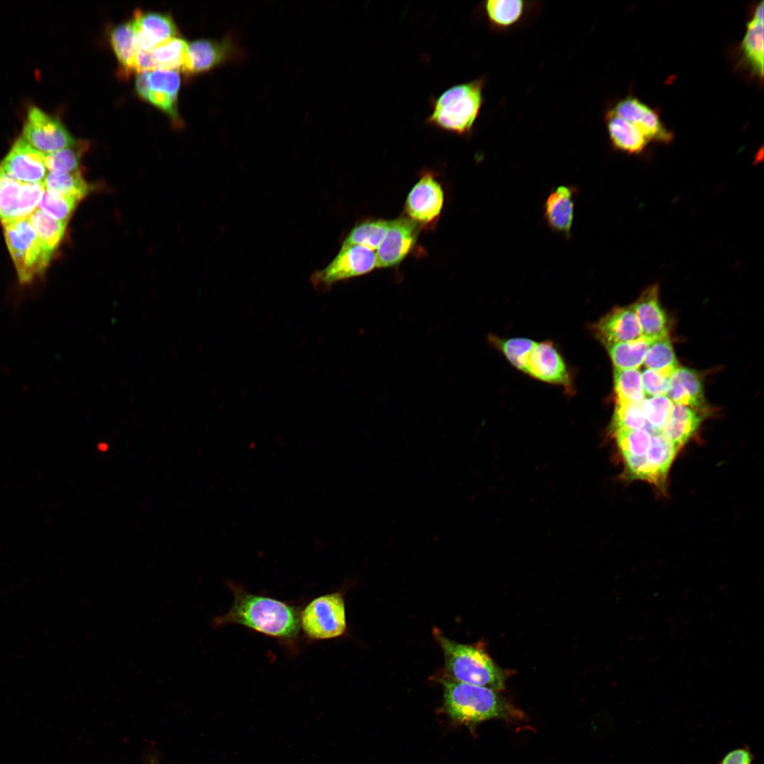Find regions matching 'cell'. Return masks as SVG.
I'll return each mask as SVG.
<instances>
[{"instance_id": "obj_10", "label": "cell", "mask_w": 764, "mask_h": 764, "mask_svg": "<svg viewBox=\"0 0 764 764\" xmlns=\"http://www.w3.org/2000/svg\"><path fill=\"white\" fill-rule=\"evenodd\" d=\"M45 190L42 183H24L0 170V220L29 216L37 208Z\"/></svg>"}, {"instance_id": "obj_40", "label": "cell", "mask_w": 764, "mask_h": 764, "mask_svg": "<svg viewBox=\"0 0 764 764\" xmlns=\"http://www.w3.org/2000/svg\"><path fill=\"white\" fill-rule=\"evenodd\" d=\"M755 759L751 748L743 746L727 752L717 764H753Z\"/></svg>"}, {"instance_id": "obj_33", "label": "cell", "mask_w": 764, "mask_h": 764, "mask_svg": "<svg viewBox=\"0 0 764 764\" xmlns=\"http://www.w3.org/2000/svg\"><path fill=\"white\" fill-rule=\"evenodd\" d=\"M28 217L40 240L54 253L64 238L67 223L60 221L39 209Z\"/></svg>"}, {"instance_id": "obj_34", "label": "cell", "mask_w": 764, "mask_h": 764, "mask_svg": "<svg viewBox=\"0 0 764 764\" xmlns=\"http://www.w3.org/2000/svg\"><path fill=\"white\" fill-rule=\"evenodd\" d=\"M88 147L86 141H77L71 146L45 154L47 172L66 173L79 170L81 157Z\"/></svg>"}, {"instance_id": "obj_36", "label": "cell", "mask_w": 764, "mask_h": 764, "mask_svg": "<svg viewBox=\"0 0 764 764\" xmlns=\"http://www.w3.org/2000/svg\"><path fill=\"white\" fill-rule=\"evenodd\" d=\"M78 203L74 199L45 188L37 209L60 221L68 223Z\"/></svg>"}, {"instance_id": "obj_23", "label": "cell", "mask_w": 764, "mask_h": 764, "mask_svg": "<svg viewBox=\"0 0 764 764\" xmlns=\"http://www.w3.org/2000/svg\"><path fill=\"white\" fill-rule=\"evenodd\" d=\"M604 120L610 143L613 147L618 151L627 154H639L649 141L635 125L611 109L606 112Z\"/></svg>"}, {"instance_id": "obj_19", "label": "cell", "mask_w": 764, "mask_h": 764, "mask_svg": "<svg viewBox=\"0 0 764 764\" xmlns=\"http://www.w3.org/2000/svg\"><path fill=\"white\" fill-rule=\"evenodd\" d=\"M524 372L540 380L568 386L565 364L550 342L536 343L527 360Z\"/></svg>"}, {"instance_id": "obj_29", "label": "cell", "mask_w": 764, "mask_h": 764, "mask_svg": "<svg viewBox=\"0 0 764 764\" xmlns=\"http://www.w3.org/2000/svg\"><path fill=\"white\" fill-rule=\"evenodd\" d=\"M653 341L642 337L607 346L615 369H637L643 364L645 354Z\"/></svg>"}, {"instance_id": "obj_3", "label": "cell", "mask_w": 764, "mask_h": 764, "mask_svg": "<svg viewBox=\"0 0 764 764\" xmlns=\"http://www.w3.org/2000/svg\"><path fill=\"white\" fill-rule=\"evenodd\" d=\"M442 684L446 712L458 724L471 727L494 718H521L520 712L496 690L451 678Z\"/></svg>"}, {"instance_id": "obj_37", "label": "cell", "mask_w": 764, "mask_h": 764, "mask_svg": "<svg viewBox=\"0 0 764 764\" xmlns=\"http://www.w3.org/2000/svg\"><path fill=\"white\" fill-rule=\"evenodd\" d=\"M642 403H616L613 417L612 431L616 429H645L647 422L643 413Z\"/></svg>"}, {"instance_id": "obj_22", "label": "cell", "mask_w": 764, "mask_h": 764, "mask_svg": "<svg viewBox=\"0 0 764 764\" xmlns=\"http://www.w3.org/2000/svg\"><path fill=\"white\" fill-rule=\"evenodd\" d=\"M668 397L675 403L702 412L705 408L702 383L693 369L678 367L669 378Z\"/></svg>"}, {"instance_id": "obj_28", "label": "cell", "mask_w": 764, "mask_h": 764, "mask_svg": "<svg viewBox=\"0 0 764 764\" xmlns=\"http://www.w3.org/2000/svg\"><path fill=\"white\" fill-rule=\"evenodd\" d=\"M389 221L369 219L355 225L346 235L342 247L361 245L372 250L378 249L384 238Z\"/></svg>"}, {"instance_id": "obj_5", "label": "cell", "mask_w": 764, "mask_h": 764, "mask_svg": "<svg viewBox=\"0 0 764 764\" xmlns=\"http://www.w3.org/2000/svg\"><path fill=\"white\" fill-rule=\"evenodd\" d=\"M436 636L451 678L496 691L504 688L503 671L484 651L451 641L441 635Z\"/></svg>"}, {"instance_id": "obj_12", "label": "cell", "mask_w": 764, "mask_h": 764, "mask_svg": "<svg viewBox=\"0 0 764 764\" xmlns=\"http://www.w3.org/2000/svg\"><path fill=\"white\" fill-rule=\"evenodd\" d=\"M444 201L441 184L431 172L424 173L407 197V217L421 226L429 225L439 216Z\"/></svg>"}, {"instance_id": "obj_35", "label": "cell", "mask_w": 764, "mask_h": 764, "mask_svg": "<svg viewBox=\"0 0 764 764\" xmlns=\"http://www.w3.org/2000/svg\"><path fill=\"white\" fill-rule=\"evenodd\" d=\"M673 403L666 395L644 398L642 403L643 413L647 422V431L652 436L663 434L664 427L670 417Z\"/></svg>"}, {"instance_id": "obj_31", "label": "cell", "mask_w": 764, "mask_h": 764, "mask_svg": "<svg viewBox=\"0 0 764 764\" xmlns=\"http://www.w3.org/2000/svg\"><path fill=\"white\" fill-rule=\"evenodd\" d=\"M643 364L647 369L656 371L668 378L673 375L679 366L668 335L651 343Z\"/></svg>"}, {"instance_id": "obj_16", "label": "cell", "mask_w": 764, "mask_h": 764, "mask_svg": "<svg viewBox=\"0 0 764 764\" xmlns=\"http://www.w3.org/2000/svg\"><path fill=\"white\" fill-rule=\"evenodd\" d=\"M131 21L138 50L149 51L164 40L179 37L176 25L168 14L137 10Z\"/></svg>"}, {"instance_id": "obj_7", "label": "cell", "mask_w": 764, "mask_h": 764, "mask_svg": "<svg viewBox=\"0 0 764 764\" xmlns=\"http://www.w3.org/2000/svg\"><path fill=\"white\" fill-rule=\"evenodd\" d=\"M245 50L232 31L219 39H199L188 43L183 73L197 74L228 63L242 62Z\"/></svg>"}, {"instance_id": "obj_9", "label": "cell", "mask_w": 764, "mask_h": 764, "mask_svg": "<svg viewBox=\"0 0 764 764\" xmlns=\"http://www.w3.org/2000/svg\"><path fill=\"white\" fill-rule=\"evenodd\" d=\"M22 134L31 146L44 154L71 146L77 141L59 119L37 107L29 109Z\"/></svg>"}, {"instance_id": "obj_15", "label": "cell", "mask_w": 764, "mask_h": 764, "mask_svg": "<svg viewBox=\"0 0 764 764\" xmlns=\"http://www.w3.org/2000/svg\"><path fill=\"white\" fill-rule=\"evenodd\" d=\"M610 109L635 125L649 141L668 143L673 139L672 132L664 126L656 112L635 97L623 98Z\"/></svg>"}, {"instance_id": "obj_14", "label": "cell", "mask_w": 764, "mask_h": 764, "mask_svg": "<svg viewBox=\"0 0 764 764\" xmlns=\"http://www.w3.org/2000/svg\"><path fill=\"white\" fill-rule=\"evenodd\" d=\"M540 6L537 1L488 0L482 2L480 8L489 28L492 31L502 33L526 23Z\"/></svg>"}, {"instance_id": "obj_21", "label": "cell", "mask_w": 764, "mask_h": 764, "mask_svg": "<svg viewBox=\"0 0 764 764\" xmlns=\"http://www.w3.org/2000/svg\"><path fill=\"white\" fill-rule=\"evenodd\" d=\"M576 189L560 185L550 192L544 203V220L553 231L566 238L571 236L574 216V197Z\"/></svg>"}, {"instance_id": "obj_18", "label": "cell", "mask_w": 764, "mask_h": 764, "mask_svg": "<svg viewBox=\"0 0 764 764\" xmlns=\"http://www.w3.org/2000/svg\"><path fill=\"white\" fill-rule=\"evenodd\" d=\"M595 330L606 346L642 337L631 306L615 308L610 311L595 325Z\"/></svg>"}, {"instance_id": "obj_38", "label": "cell", "mask_w": 764, "mask_h": 764, "mask_svg": "<svg viewBox=\"0 0 764 764\" xmlns=\"http://www.w3.org/2000/svg\"><path fill=\"white\" fill-rule=\"evenodd\" d=\"M496 344L499 345L509 361L514 366L524 371L529 354L536 342L526 338L496 340Z\"/></svg>"}, {"instance_id": "obj_20", "label": "cell", "mask_w": 764, "mask_h": 764, "mask_svg": "<svg viewBox=\"0 0 764 764\" xmlns=\"http://www.w3.org/2000/svg\"><path fill=\"white\" fill-rule=\"evenodd\" d=\"M180 86L178 71L156 69L149 71L145 100L162 110L175 122H179L177 98Z\"/></svg>"}, {"instance_id": "obj_8", "label": "cell", "mask_w": 764, "mask_h": 764, "mask_svg": "<svg viewBox=\"0 0 764 764\" xmlns=\"http://www.w3.org/2000/svg\"><path fill=\"white\" fill-rule=\"evenodd\" d=\"M375 267L376 256L374 250L357 245L341 247L325 267L312 274L311 282L316 289L328 291L337 282L367 274Z\"/></svg>"}, {"instance_id": "obj_6", "label": "cell", "mask_w": 764, "mask_h": 764, "mask_svg": "<svg viewBox=\"0 0 764 764\" xmlns=\"http://www.w3.org/2000/svg\"><path fill=\"white\" fill-rule=\"evenodd\" d=\"M300 628L311 640L329 639L342 635L347 629V622L341 593L327 594L311 601L301 610Z\"/></svg>"}, {"instance_id": "obj_26", "label": "cell", "mask_w": 764, "mask_h": 764, "mask_svg": "<svg viewBox=\"0 0 764 764\" xmlns=\"http://www.w3.org/2000/svg\"><path fill=\"white\" fill-rule=\"evenodd\" d=\"M114 52L126 72L135 71L138 48L132 21L115 27L110 35Z\"/></svg>"}, {"instance_id": "obj_27", "label": "cell", "mask_w": 764, "mask_h": 764, "mask_svg": "<svg viewBox=\"0 0 764 764\" xmlns=\"http://www.w3.org/2000/svg\"><path fill=\"white\" fill-rule=\"evenodd\" d=\"M188 42L180 37L164 40L151 50L156 69L183 71Z\"/></svg>"}, {"instance_id": "obj_32", "label": "cell", "mask_w": 764, "mask_h": 764, "mask_svg": "<svg viewBox=\"0 0 764 764\" xmlns=\"http://www.w3.org/2000/svg\"><path fill=\"white\" fill-rule=\"evenodd\" d=\"M614 388L617 403L639 404L644 400L641 372L638 369H615Z\"/></svg>"}, {"instance_id": "obj_39", "label": "cell", "mask_w": 764, "mask_h": 764, "mask_svg": "<svg viewBox=\"0 0 764 764\" xmlns=\"http://www.w3.org/2000/svg\"><path fill=\"white\" fill-rule=\"evenodd\" d=\"M641 376L644 396L649 398L667 395L670 386V378L648 369L641 373Z\"/></svg>"}, {"instance_id": "obj_17", "label": "cell", "mask_w": 764, "mask_h": 764, "mask_svg": "<svg viewBox=\"0 0 764 764\" xmlns=\"http://www.w3.org/2000/svg\"><path fill=\"white\" fill-rule=\"evenodd\" d=\"M656 284L646 289L631 306L638 320L642 337L656 340L668 335V321L662 308Z\"/></svg>"}, {"instance_id": "obj_1", "label": "cell", "mask_w": 764, "mask_h": 764, "mask_svg": "<svg viewBox=\"0 0 764 764\" xmlns=\"http://www.w3.org/2000/svg\"><path fill=\"white\" fill-rule=\"evenodd\" d=\"M233 595L229 610L214 619L215 626L238 624L281 640L294 639L300 629L298 607L272 597L254 594L232 582Z\"/></svg>"}, {"instance_id": "obj_11", "label": "cell", "mask_w": 764, "mask_h": 764, "mask_svg": "<svg viewBox=\"0 0 764 764\" xmlns=\"http://www.w3.org/2000/svg\"><path fill=\"white\" fill-rule=\"evenodd\" d=\"M421 227L407 216L389 221L384 238L376 253V267L398 266L413 250Z\"/></svg>"}, {"instance_id": "obj_24", "label": "cell", "mask_w": 764, "mask_h": 764, "mask_svg": "<svg viewBox=\"0 0 764 764\" xmlns=\"http://www.w3.org/2000/svg\"><path fill=\"white\" fill-rule=\"evenodd\" d=\"M702 412L673 403L663 434L680 451L694 436L702 421Z\"/></svg>"}, {"instance_id": "obj_30", "label": "cell", "mask_w": 764, "mask_h": 764, "mask_svg": "<svg viewBox=\"0 0 764 764\" xmlns=\"http://www.w3.org/2000/svg\"><path fill=\"white\" fill-rule=\"evenodd\" d=\"M44 185L48 190L78 202L91 192V185L83 178L80 170L66 173L47 172Z\"/></svg>"}, {"instance_id": "obj_2", "label": "cell", "mask_w": 764, "mask_h": 764, "mask_svg": "<svg viewBox=\"0 0 764 764\" xmlns=\"http://www.w3.org/2000/svg\"><path fill=\"white\" fill-rule=\"evenodd\" d=\"M485 76L458 83L430 98L432 112L424 123L438 130L470 137L485 103Z\"/></svg>"}, {"instance_id": "obj_41", "label": "cell", "mask_w": 764, "mask_h": 764, "mask_svg": "<svg viewBox=\"0 0 764 764\" xmlns=\"http://www.w3.org/2000/svg\"><path fill=\"white\" fill-rule=\"evenodd\" d=\"M156 69V66L151 50L146 51L138 50L135 62V71L139 74L143 71H150Z\"/></svg>"}, {"instance_id": "obj_13", "label": "cell", "mask_w": 764, "mask_h": 764, "mask_svg": "<svg viewBox=\"0 0 764 764\" xmlns=\"http://www.w3.org/2000/svg\"><path fill=\"white\" fill-rule=\"evenodd\" d=\"M0 170L24 183H42L47 174L45 154L31 146L22 137L13 143L0 163Z\"/></svg>"}, {"instance_id": "obj_25", "label": "cell", "mask_w": 764, "mask_h": 764, "mask_svg": "<svg viewBox=\"0 0 764 764\" xmlns=\"http://www.w3.org/2000/svg\"><path fill=\"white\" fill-rule=\"evenodd\" d=\"M763 1L756 8L753 18L748 22L742 40V54L753 72L760 79L763 76Z\"/></svg>"}, {"instance_id": "obj_4", "label": "cell", "mask_w": 764, "mask_h": 764, "mask_svg": "<svg viewBox=\"0 0 764 764\" xmlns=\"http://www.w3.org/2000/svg\"><path fill=\"white\" fill-rule=\"evenodd\" d=\"M1 223L19 284L30 285L43 275L54 253L40 240L28 216Z\"/></svg>"}]
</instances>
